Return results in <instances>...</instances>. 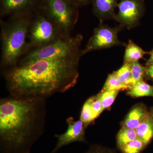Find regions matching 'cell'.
Instances as JSON below:
<instances>
[{
  "label": "cell",
  "mask_w": 153,
  "mask_h": 153,
  "mask_svg": "<svg viewBox=\"0 0 153 153\" xmlns=\"http://www.w3.org/2000/svg\"><path fill=\"white\" fill-rule=\"evenodd\" d=\"M81 55L57 60H41L17 64L3 75L11 96L45 99L74 87L79 76Z\"/></svg>",
  "instance_id": "cell-1"
},
{
  "label": "cell",
  "mask_w": 153,
  "mask_h": 153,
  "mask_svg": "<svg viewBox=\"0 0 153 153\" xmlns=\"http://www.w3.org/2000/svg\"><path fill=\"white\" fill-rule=\"evenodd\" d=\"M44 99L11 96L0 102L1 153H30L41 134L44 115Z\"/></svg>",
  "instance_id": "cell-2"
},
{
  "label": "cell",
  "mask_w": 153,
  "mask_h": 153,
  "mask_svg": "<svg viewBox=\"0 0 153 153\" xmlns=\"http://www.w3.org/2000/svg\"><path fill=\"white\" fill-rule=\"evenodd\" d=\"M34 12L13 16L6 21L1 19V65L4 69L16 66L27 51L28 32Z\"/></svg>",
  "instance_id": "cell-3"
},
{
  "label": "cell",
  "mask_w": 153,
  "mask_h": 153,
  "mask_svg": "<svg viewBox=\"0 0 153 153\" xmlns=\"http://www.w3.org/2000/svg\"><path fill=\"white\" fill-rule=\"evenodd\" d=\"M83 37L77 35L74 37L64 36L41 47L28 50L20 58L17 64H23L38 60H57L82 56L80 47Z\"/></svg>",
  "instance_id": "cell-4"
},
{
  "label": "cell",
  "mask_w": 153,
  "mask_h": 153,
  "mask_svg": "<svg viewBox=\"0 0 153 153\" xmlns=\"http://www.w3.org/2000/svg\"><path fill=\"white\" fill-rule=\"evenodd\" d=\"M79 8L68 0H38L37 9L47 16L63 36H71L79 18Z\"/></svg>",
  "instance_id": "cell-5"
},
{
  "label": "cell",
  "mask_w": 153,
  "mask_h": 153,
  "mask_svg": "<svg viewBox=\"0 0 153 153\" xmlns=\"http://www.w3.org/2000/svg\"><path fill=\"white\" fill-rule=\"evenodd\" d=\"M64 36L55 24L36 9L29 27L28 50L44 46Z\"/></svg>",
  "instance_id": "cell-6"
},
{
  "label": "cell",
  "mask_w": 153,
  "mask_h": 153,
  "mask_svg": "<svg viewBox=\"0 0 153 153\" xmlns=\"http://www.w3.org/2000/svg\"><path fill=\"white\" fill-rule=\"evenodd\" d=\"M122 27H111L103 23H100L94 29L93 35L88 40L85 49H82V56L86 53L100 49H108L115 46H125L126 44L118 38Z\"/></svg>",
  "instance_id": "cell-7"
},
{
  "label": "cell",
  "mask_w": 153,
  "mask_h": 153,
  "mask_svg": "<svg viewBox=\"0 0 153 153\" xmlns=\"http://www.w3.org/2000/svg\"><path fill=\"white\" fill-rule=\"evenodd\" d=\"M115 21L128 30L138 25L144 12L143 0H120Z\"/></svg>",
  "instance_id": "cell-8"
},
{
  "label": "cell",
  "mask_w": 153,
  "mask_h": 153,
  "mask_svg": "<svg viewBox=\"0 0 153 153\" xmlns=\"http://www.w3.org/2000/svg\"><path fill=\"white\" fill-rule=\"evenodd\" d=\"M68 128L65 133L61 134L55 135L57 141L54 149L50 153H57L64 146L75 142L86 143L85 138L84 123L81 120L75 121L70 117L66 120Z\"/></svg>",
  "instance_id": "cell-9"
},
{
  "label": "cell",
  "mask_w": 153,
  "mask_h": 153,
  "mask_svg": "<svg viewBox=\"0 0 153 153\" xmlns=\"http://www.w3.org/2000/svg\"><path fill=\"white\" fill-rule=\"evenodd\" d=\"M38 0H0L1 19L34 12Z\"/></svg>",
  "instance_id": "cell-10"
},
{
  "label": "cell",
  "mask_w": 153,
  "mask_h": 153,
  "mask_svg": "<svg viewBox=\"0 0 153 153\" xmlns=\"http://www.w3.org/2000/svg\"><path fill=\"white\" fill-rule=\"evenodd\" d=\"M120 0H92L91 4L94 14L100 23L107 20H115L117 8Z\"/></svg>",
  "instance_id": "cell-11"
},
{
  "label": "cell",
  "mask_w": 153,
  "mask_h": 153,
  "mask_svg": "<svg viewBox=\"0 0 153 153\" xmlns=\"http://www.w3.org/2000/svg\"><path fill=\"white\" fill-rule=\"evenodd\" d=\"M137 136L146 145L153 137V116L148 112L139 126L135 129Z\"/></svg>",
  "instance_id": "cell-12"
},
{
  "label": "cell",
  "mask_w": 153,
  "mask_h": 153,
  "mask_svg": "<svg viewBox=\"0 0 153 153\" xmlns=\"http://www.w3.org/2000/svg\"><path fill=\"white\" fill-rule=\"evenodd\" d=\"M147 113L146 108L143 105H138L135 106L127 115L123 127L136 129Z\"/></svg>",
  "instance_id": "cell-13"
},
{
  "label": "cell",
  "mask_w": 153,
  "mask_h": 153,
  "mask_svg": "<svg viewBox=\"0 0 153 153\" xmlns=\"http://www.w3.org/2000/svg\"><path fill=\"white\" fill-rule=\"evenodd\" d=\"M126 47L124 63L138 62L147 53L139 46L134 43L132 40L129 41Z\"/></svg>",
  "instance_id": "cell-14"
},
{
  "label": "cell",
  "mask_w": 153,
  "mask_h": 153,
  "mask_svg": "<svg viewBox=\"0 0 153 153\" xmlns=\"http://www.w3.org/2000/svg\"><path fill=\"white\" fill-rule=\"evenodd\" d=\"M127 94L134 97H153V86L148 84L143 80H141L128 89Z\"/></svg>",
  "instance_id": "cell-15"
},
{
  "label": "cell",
  "mask_w": 153,
  "mask_h": 153,
  "mask_svg": "<svg viewBox=\"0 0 153 153\" xmlns=\"http://www.w3.org/2000/svg\"><path fill=\"white\" fill-rule=\"evenodd\" d=\"M137 137V136L135 129L123 127L119 132L117 138L118 148L121 150L125 146Z\"/></svg>",
  "instance_id": "cell-16"
},
{
  "label": "cell",
  "mask_w": 153,
  "mask_h": 153,
  "mask_svg": "<svg viewBox=\"0 0 153 153\" xmlns=\"http://www.w3.org/2000/svg\"><path fill=\"white\" fill-rule=\"evenodd\" d=\"M129 85H126L121 82L116 75L114 72L108 76L106 81L101 91L105 90H124L131 88Z\"/></svg>",
  "instance_id": "cell-17"
},
{
  "label": "cell",
  "mask_w": 153,
  "mask_h": 153,
  "mask_svg": "<svg viewBox=\"0 0 153 153\" xmlns=\"http://www.w3.org/2000/svg\"><path fill=\"white\" fill-rule=\"evenodd\" d=\"M145 71L146 67L142 66L139 61L131 63V77L128 85L132 87L137 82L143 80Z\"/></svg>",
  "instance_id": "cell-18"
},
{
  "label": "cell",
  "mask_w": 153,
  "mask_h": 153,
  "mask_svg": "<svg viewBox=\"0 0 153 153\" xmlns=\"http://www.w3.org/2000/svg\"><path fill=\"white\" fill-rule=\"evenodd\" d=\"M119 91L118 90L101 91L100 93L98 94L103 110L110 108Z\"/></svg>",
  "instance_id": "cell-19"
},
{
  "label": "cell",
  "mask_w": 153,
  "mask_h": 153,
  "mask_svg": "<svg viewBox=\"0 0 153 153\" xmlns=\"http://www.w3.org/2000/svg\"><path fill=\"white\" fill-rule=\"evenodd\" d=\"M95 119L91 107V100L89 98L83 105L80 114V120L84 123L85 127Z\"/></svg>",
  "instance_id": "cell-20"
},
{
  "label": "cell",
  "mask_w": 153,
  "mask_h": 153,
  "mask_svg": "<svg viewBox=\"0 0 153 153\" xmlns=\"http://www.w3.org/2000/svg\"><path fill=\"white\" fill-rule=\"evenodd\" d=\"M146 146L139 138L129 143L121 151L123 153H140Z\"/></svg>",
  "instance_id": "cell-21"
},
{
  "label": "cell",
  "mask_w": 153,
  "mask_h": 153,
  "mask_svg": "<svg viewBox=\"0 0 153 153\" xmlns=\"http://www.w3.org/2000/svg\"><path fill=\"white\" fill-rule=\"evenodd\" d=\"M114 72L121 82L128 85V83L131 77V63H124L119 69Z\"/></svg>",
  "instance_id": "cell-22"
},
{
  "label": "cell",
  "mask_w": 153,
  "mask_h": 153,
  "mask_svg": "<svg viewBox=\"0 0 153 153\" xmlns=\"http://www.w3.org/2000/svg\"><path fill=\"white\" fill-rule=\"evenodd\" d=\"M91 107L96 119L103 111L101 102L98 94L90 97Z\"/></svg>",
  "instance_id": "cell-23"
},
{
  "label": "cell",
  "mask_w": 153,
  "mask_h": 153,
  "mask_svg": "<svg viewBox=\"0 0 153 153\" xmlns=\"http://www.w3.org/2000/svg\"><path fill=\"white\" fill-rule=\"evenodd\" d=\"M85 153H115L114 151L108 148L104 147L99 145H94L91 146L89 149Z\"/></svg>",
  "instance_id": "cell-24"
},
{
  "label": "cell",
  "mask_w": 153,
  "mask_h": 153,
  "mask_svg": "<svg viewBox=\"0 0 153 153\" xmlns=\"http://www.w3.org/2000/svg\"><path fill=\"white\" fill-rule=\"evenodd\" d=\"M70 2L78 7L87 6L91 4L92 0H68Z\"/></svg>",
  "instance_id": "cell-25"
},
{
  "label": "cell",
  "mask_w": 153,
  "mask_h": 153,
  "mask_svg": "<svg viewBox=\"0 0 153 153\" xmlns=\"http://www.w3.org/2000/svg\"><path fill=\"white\" fill-rule=\"evenodd\" d=\"M145 75L149 79L153 80V64L149 65L146 67Z\"/></svg>",
  "instance_id": "cell-26"
},
{
  "label": "cell",
  "mask_w": 153,
  "mask_h": 153,
  "mask_svg": "<svg viewBox=\"0 0 153 153\" xmlns=\"http://www.w3.org/2000/svg\"><path fill=\"white\" fill-rule=\"evenodd\" d=\"M150 54V57L147 62L146 64V66L153 64V49L151 51Z\"/></svg>",
  "instance_id": "cell-27"
},
{
  "label": "cell",
  "mask_w": 153,
  "mask_h": 153,
  "mask_svg": "<svg viewBox=\"0 0 153 153\" xmlns=\"http://www.w3.org/2000/svg\"><path fill=\"white\" fill-rule=\"evenodd\" d=\"M151 114H152V115L153 116V108L152 109V110H151Z\"/></svg>",
  "instance_id": "cell-28"
}]
</instances>
